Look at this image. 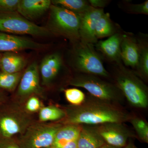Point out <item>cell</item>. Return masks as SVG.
<instances>
[{"instance_id":"5b68a950","label":"cell","mask_w":148,"mask_h":148,"mask_svg":"<svg viewBox=\"0 0 148 148\" xmlns=\"http://www.w3.org/2000/svg\"><path fill=\"white\" fill-rule=\"evenodd\" d=\"M69 84L83 88L93 97L110 103L117 104L124 99V96L115 84L97 76L80 73L71 79Z\"/></svg>"},{"instance_id":"2e32d148","label":"cell","mask_w":148,"mask_h":148,"mask_svg":"<svg viewBox=\"0 0 148 148\" xmlns=\"http://www.w3.org/2000/svg\"><path fill=\"white\" fill-rule=\"evenodd\" d=\"M139 53L137 38L130 34H123L121 45V55L125 66L135 69L138 65Z\"/></svg>"},{"instance_id":"7a4b0ae2","label":"cell","mask_w":148,"mask_h":148,"mask_svg":"<svg viewBox=\"0 0 148 148\" xmlns=\"http://www.w3.org/2000/svg\"><path fill=\"white\" fill-rule=\"evenodd\" d=\"M113 77L116 85L121 91L130 104L139 108L148 106V88L147 85L135 72L122 63L116 64Z\"/></svg>"},{"instance_id":"e575fe53","label":"cell","mask_w":148,"mask_h":148,"mask_svg":"<svg viewBox=\"0 0 148 148\" xmlns=\"http://www.w3.org/2000/svg\"><path fill=\"white\" fill-rule=\"evenodd\" d=\"M98 148H121L116 147H114V146H111L110 145H108V144H106L103 145V146H101V147Z\"/></svg>"},{"instance_id":"ac0fdd59","label":"cell","mask_w":148,"mask_h":148,"mask_svg":"<svg viewBox=\"0 0 148 148\" xmlns=\"http://www.w3.org/2000/svg\"><path fill=\"white\" fill-rule=\"evenodd\" d=\"M79 125H63L57 131L52 148H61L67 143L77 140L81 130Z\"/></svg>"},{"instance_id":"4dcf8cb0","label":"cell","mask_w":148,"mask_h":148,"mask_svg":"<svg viewBox=\"0 0 148 148\" xmlns=\"http://www.w3.org/2000/svg\"><path fill=\"white\" fill-rule=\"evenodd\" d=\"M89 4L95 8L103 9V8L107 6L110 1L107 0H88Z\"/></svg>"},{"instance_id":"603a6c76","label":"cell","mask_w":148,"mask_h":148,"mask_svg":"<svg viewBox=\"0 0 148 148\" xmlns=\"http://www.w3.org/2000/svg\"><path fill=\"white\" fill-rule=\"evenodd\" d=\"M66 116L65 111L56 106L43 107L39 111L38 118L40 122L61 121Z\"/></svg>"},{"instance_id":"6da1fadb","label":"cell","mask_w":148,"mask_h":148,"mask_svg":"<svg viewBox=\"0 0 148 148\" xmlns=\"http://www.w3.org/2000/svg\"><path fill=\"white\" fill-rule=\"evenodd\" d=\"M66 116L63 125H99L107 123H123L130 121L132 116L116 104L93 97H86L79 106L71 105L64 110Z\"/></svg>"},{"instance_id":"4316f807","label":"cell","mask_w":148,"mask_h":148,"mask_svg":"<svg viewBox=\"0 0 148 148\" xmlns=\"http://www.w3.org/2000/svg\"><path fill=\"white\" fill-rule=\"evenodd\" d=\"M67 101L73 106L81 105L85 99L86 96L82 91L77 88H71L64 90Z\"/></svg>"},{"instance_id":"277c9868","label":"cell","mask_w":148,"mask_h":148,"mask_svg":"<svg viewBox=\"0 0 148 148\" xmlns=\"http://www.w3.org/2000/svg\"><path fill=\"white\" fill-rule=\"evenodd\" d=\"M49 10L46 28L52 34L64 37L73 43L79 41L81 15L52 4Z\"/></svg>"},{"instance_id":"9a60e30c","label":"cell","mask_w":148,"mask_h":148,"mask_svg":"<svg viewBox=\"0 0 148 148\" xmlns=\"http://www.w3.org/2000/svg\"><path fill=\"white\" fill-rule=\"evenodd\" d=\"M51 5L50 0H19L17 12L30 21L42 16Z\"/></svg>"},{"instance_id":"83f0119b","label":"cell","mask_w":148,"mask_h":148,"mask_svg":"<svg viewBox=\"0 0 148 148\" xmlns=\"http://www.w3.org/2000/svg\"><path fill=\"white\" fill-rule=\"evenodd\" d=\"M19 0H0V13L17 12Z\"/></svg>"},{"instance_id":"30bf717a","label":"cell","mask_w":148,"mask_h":148,"mask_svg":"<svg viewBox=\"0 0 148 148\" xmlns=\"http://www.w3.org/2000/svg\"><path fill=\"white\" fill-rule=\"evenodd\" d=\"M96 125L106 144L116 147H123L129 138L135 136L123 123H107Z\"/></svg>"},{"instance_id":"ba28073f","label":"cell","mask_w":148,"mask_h":148,"mask_svg":"<svg viewBox=\"0 0 148 148\" xmlns=\"http://www.w3.org/2000/svg\"><path fill=\"white\" fill-rule=\"evenodd\" d=\"M28 113L18 107L0 111V138L8 139L17 134H23L32 124Z\"/></svg>"},{"instance_id":"3957f363","label":"cell","mask_w":148,"mask_h":148,"mask_svg":"<svg viewBox=\"0 0 148 148\" xmlns=\"http://www.w3.org/2000/svg\"><path fill=\"white\" fill-rule=\"evenodd\" d=\"M72 51L71 63L80 73L108 78L110 74L103 65L100 53L92 44L80 40L74 43Z\"/></svg>"},{"instance_id":"d4e9b609","label":"cell","mask_w":148,"mask_h":148,"mask_svg":"<svg viewBox=\"0 0 148 148\" xmlns=\"http://www.w3.org/2000/svg\"><path fill=\"white\" fill-rule=\"evenodd\" d=\"M138 137L144 143H148V124L146 121L140 118L132 117L130 120Z\"/></svg>"},{"instance_id":"9c48e42d","label":"cell","mask_w":148,"mask_h":148,"mask_svg":"<svg viewBox=\"0 0 148 148\" xmlns=\"http://www.w3.org/2000/svg\"><path fill=\"white\" fill-rule=\"evenodd\" d=\"M16 95L21 102L36 95L42 96L43 90L40 84L39 66L36 62L28 66L18 84Z\"/></svg>"},{"instance_id":"836d02e7","label":"cell","mask_w":148,"mask_h":148,"mask_svg":"<svg viewBox=\"0 0 148 148\" xmlns=\"http://www.w3.org/2000/svg\"><path fill=\"white\" fill-rule=\"evenodd\" d=\"M122 148H138L133 143L131 142H129L126 145Z\"/></svg>"},{"instance_id":"cb8c5ba5","label":"cell","mask_w":148,"mask_h":148,"mask_svg":"<svg viewBox=\"0 0 148 148\" xmlns=\"http://www.w3.org/2000/svg\"><path fill=\"white\" fill-rule=\"evenodd\" d=\"M21 72L9 73L0 72V89L12 91L17 87L22 77Z\"/></svg>"},{"instance_id":"1f68e13d","label":"cell","mask_w":148,"mask_h":148,"mask_svg":"<svg viewBox=\"0 0 148 148\" xmlns=\"http://www.w3.org/2000/svg\"><path fill=\"white\" fill-rule=\"evenodd\" d=\"M77 140L67 143L61 148H78Z\"/></svg>"},{"instance_id":"f1b7e54d","label":"cell","mask_w":148,"mask_h":148,"mask_svg":"<svg viewBox=\"0 0 148 148\" xmlns=\"http://www.w3.org/2000/svg\"><path fill=\"white\" fill-rule=\"evenodd\" d=\"M42 107L39 99L37 96L34 95L27 99L25 109L28 113H34L39 111Z\"/></svg>"},{"instance_id":"5bb4252c","label":"cell","mask_w":148,"mask_h":148,"mask_svg":"<svg viewBox=\"0 0 148 148\" xmlns=\"http://www.w3.org/2000/svg\"><path fill=\"white\" fill-rule=\"evenodd\" d=\"M123 36V34L116 32L107 39L98 42L96 49L109 61L116 64L121 63V45Z\"/></svg>"},{"instance_id":"f546056e","label":"cell","mask_w":148,"mask_h":148,"mask_svg":"<svg viewBox=\"0 0 148 148\" xmlns=\"http://www.w3.org/2000/svg\"><path fill=\"white\" fill-rule=\"evenodd\" d=\"M0 148H20L18 143L12 138H0Z\"/></svg>"},{"instance_id":"d6a6232c","label":"cell","mask_w":148,"mask_h":148,"mask_svg":"<svg viewBox=\"0 0 148 148\" xmlns=\"http://www.w3.org/2000/svg\"><path fill=\"white\" fill-rule=\"evenodd\" d=\"M5 97L3 93L0 91V106L4 103L5 101Z\"/></svg>"},{"instance_id":"d590c367","label":"cell","mask_w":148,"mask_h":148,"mask_svg":"<svg viewBox=\"0 0 148 148\" xmlns=\"http://www.w3.org/2000/svg\"><path fill=\"white\" fill-rule=\"evenodd\" d=\"M45 148H51V147H49Z\"/></svg>"},{"instance_id":"44dd1931","label":"cell","mask_w":148,"mask_h":148,"mask_svg":"<svg viewBox=\"0 0 148 148\" xmlns=\"http://www.w3.org/2000/svg\"><path fill=\"white\" fill-rule=\"evenodd\" d=\"M114 23L109 13H104L98 19L95 29V36L97 39L110 37L116 33Z\"/></svg>"},{"instance_id":"ffe728a7","label":"cell","mask_w":148,"mask_h":148,"mask_svg":"<svg viewBox=\"0 0 148 148\" xmlns=\"http://www.w3.org/2000/svg\"><path fill=\"white\" fill-rule=\"evenodd\" d=\"M26 64L24 57L14 52H5L0 60L1 72L9 73L21 72Z\"/></svg>"},{"instance_id":"8992f818","label":"cell","mask_w":148,"mask_h":148,"mask_svg":"<svg viewBox=\"0 0 148 148\" xmlns=\"http://www.w3.org/2000/svg\"><path fill=\"white\" fill-rule=\"evenodd\" d=\"M63 125L60 123H37L30 125L21 135L18 143L20 148L51 147L55 135Z\"/></svg>"},{"instance_id":"e0dca14e","label":"cell","mask_w":148,"mask_h":148,"mask_svg":"<svg viewBox=\"0 0 148 148\" xmlns=\"http://www.w3.org/2000/svg\"><path fill=\"white\" fill-rule=\"evenodd\" d=\"M106 144L96 125H82L77 140L78 148H98Z\"/></svg>"},{"instance_id":"7c38bea8","label":"cell","mask_w":148,"mask_h":148,"mask_svg":"<svg viewBox=\"0 0 148 148\" xmlns=\"http://www.w3.org/2000/svg\"><path fill=\"white\" fill-rule=\"evenodd\" d=\"M45 46L29 39L0 32V52H14L25 49L39 50Z\"/></svg>"},{"instance_id":"484cf974","label":"cell","mask_w":148,"mask_h":148,"mask_svg":"<svg viewBox=\"0 0 148 148\" xmlns=\"http://www.w3.org/2000/svg\"><path fill=\"white\" fill-rule=\"evenodd\" d=\"M120 8L126 12L134 14H148V1L140 4L130 3L128 2H123L119 5Z\"/></svg>"},{"instance_id":"d6986e66","label":"cell","mask_w":148,"mask_h":148,"mask_svg":"<svg viewBox=\"0 0 148 148\" xmlns=\"http://www.w3.org/2000/svg\"><path fill=\"white\" fill-rule=\"evenodd\" d=\"M139 47L138 65L135 68V74L142 79L148 77V43L147 35H140L137 38Z\"/></svg>"},{"instance_id":"52a82bcc","label":"cell","mask_w":148,"mask_h":148,"mask_svg":"<svg viewBox=\"0 0 148 148\" xmlns=\"http://www.w3.org/2000/svg\"><path fill=\"white\" fill-rule=\"evenodd\" d=\"M0 32L40 37L52 35L46 27L38 26L16 12L0 13Z\"/></svg>"},{"instance_id":"4fadbf2b","label":"cell","mask_w":148,"mask_h":148,"mask_svg":"<svg viewBox=\"0 0 148 148\" xmlns=\"http://www.w3.org/2000/svg\"><path fill=\"white\" fill-rule=\"evenodd\" d=\"M63 61L62 56L59 52H55L44 57L39 66L42 84L48 86L51 83L60 73Z\"/></svg>"},{"instance_id":"8fae6325","label":"cell","mask_w":148,"mask_h":148,"mask_svg":"<svg viewBox=\"0 0 148 148\" xmlns=\"http://www.w3.org/2000/svg\"><path fill=\"white\" fill-rule=\"evenodd\" d=\"M105 13L103 9L90 7L81 15L79 34L82 42L96 44L98 39L95 36V29L98 19Z\"/></svg>"},{"instance_id":"7402d4cb","label":"cell","mask_w":148,"mask_h":148,"mask_svg":"<svg viewBox=\"0 0 148 148\" xmlns=\"http://www.w3.org/2000/svg\"><path fill=\"white\" fill-rule=\"evenodd\" d=\"M51 1L53 5L80 15L84 13L91 7L88 1L85 0H53Z\"/></svg>"}]
</instances>
